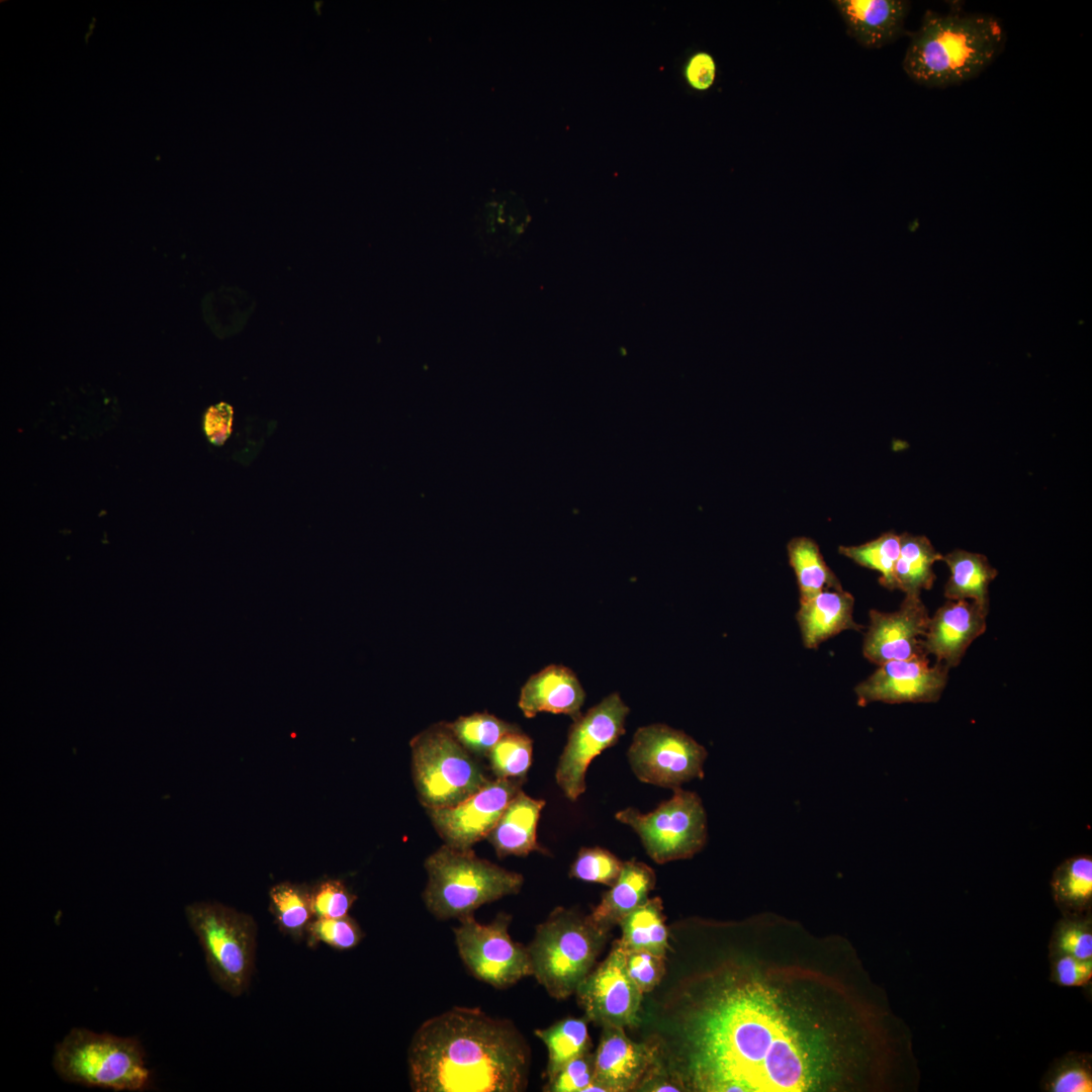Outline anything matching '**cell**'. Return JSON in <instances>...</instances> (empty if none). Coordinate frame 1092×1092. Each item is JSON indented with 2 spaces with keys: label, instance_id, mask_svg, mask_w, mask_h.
Returning a JSON list of instances; mask_svg holds the SVG:
<instances>
[{
  "label": "cell",
  "instance_id": "6da1fadb",
  "mask_svg": "<svg viewBox=\"0 0 1092 1092\" xmlns=\"http://www.w3.org/2000/svg\"><path fill=\"white\" fill-rule=\"evenodd\" d=\"M688 975L662 1057L689 1092H860L883 1087L886 1014L850 942L776 915Z\"/></svg>",
  "mask_w": 1092,
  "mask_h": 1092
},
{
  "label": "cell",
  "instance_id": "7a4b0ae2",
  "mask_svg": "<svg viewBox=\"0 0 1092 1092\" xmlns=\"http://www.w3.org/2000/svg\"><path fill=\"white\" fill-rule=\"evenodd\" d=\"M407 1066L415 1092H520L528 1083L530 1050L510 1020L456 1006L417 1029Z\"/></svg>",
  "mask_w": 1092,
  "mask_h": 1092
},
{
  "label": "cell",
  "instance_id": "3957f363",
  "mask_svg": "<svg viewBox=\"0 0 1092 1092\" xmlns=\"http://www.w3.org/2000/svg\"><path fill=\"white\" fill-rule=\"evenodd\" d=\"M1007 35L999 18L952 4L926 10L910 33L902 68L918 85L943 89L977 78L1001 54Z\"/></svg>",
  "mask_w": 1092,
  "mask_h": 1092
},
{
  "label": "cell",
  "instance_id": "277c9868",
  "mask_svg": "<svg viewBox=\"0 0 1092 1092\" xmlns=\"http://www.w3.org/2000/svg\"><path fill=\"white\" fill-rule=\"evenodd\" d=\"M427 909L438 919L473 915L481 905L518 894L521 874L478 857L471 848L442 845L425 861Z\"/></svg>",
  "mask_w": 1092,
  "mask_h": 1092
},
{
  "label": "cell",
  "instance_id": "5b68a950",
  "mask_svg": "<svg viewBox=\"0 0 1092 1092\" xmlns=\"http://www.w3.org/2000/svg\"><path fill=\"white\" fill-rule=\"evenodd\" d=\"M610 934L611 930L597 925L589 914L555 908L536 927L527 946L532 976L554 999L568 998L593 970Z\"/></svg>",
  "mask_w": 1092,
  "mask_h": 1092
},
{
  "label": "cell",
  "instance_id": "8992f818",
  "mask_svg": "<svg viewBox=\"0 0 1092 1092\" xmlns=\"http://www.w3.org/2000/svg\"><path fill=\"white\" fill-rule=\"evenodd\" d=\"M53 1068L65 1082L113 1091L150 1088L151 1072L136 1037L72 1028L54 1050Z\"/></svg>",
  "mask_w": 1092,
  "mask_h": 1092
},
{
  "label": "cell",
  "instance_id": "52a82bcc",
  "mask_svg": "<svg viewBox=\"0 0 1092 1092\" xmlns=\"http://www.w3.org/2000/svg\"><path fill=\"white\" fill-rule=\"evenodd\" d=\"M411 749L414 784L427 810L454 806L489 781L482 764L456 739L446 722L416 735Z\"/></svg>",
  "mask_w": 1092,
  "mask_h": 1092
},
{
  "label": "cell",
  "instance_id": "ba28073f",
  "mask_svg": "<svg viewBox=\"0 0 1092 1092\" xmlns=\"http://www.w3.org/2000/svg\"><path fill=\"white\" fill-rule=\"evenodd\" d=\"M185 916L214 983L232 996L242 995L254 972L257 925L253 917L210 901L187 905Z\"/></svg>",
  "mask_w": 1092,
  "mask_h": 1092
},
{
  "label": "cell",
  "instance_id": "9c48e42d",
  "mask_svg": "<svg viewBox=\"0 0 1092 1092\" xmlns=\"http://www.w3.org/2000/svg\"><path fill=\"white\" fill-rule=\"evenodd\" d=\"M616 819L639 836L646 853L657 863L694 856L707 841V815L700 797L680 788L649 813L626 808Z\"/></svg>",
  "mask_w": 1092,
  "mask_h": 1092
},
{
  "label": "cell",
  "instance_id": "30bf717a",
  "mask_svg": "<svg viewBox=\"0 0 1092 1092\" xmlns=\"http://www.w3.org/2000/svg\"><path fill=\"white\" fill-rule=\"evenodd\" d=\"M453 928L458 953L467 970L477 980L496 989H507L532 976L527 946L512 939L509 927L512 916L499 912L486 924L474 915L458 919Z\"/></svg>",
  "mask_w": 1092,
  "mask_h": 1092
},
{
  "label": "cell",
  "instance_id": "8fae6325",
  "mask_svg": "<svg viewBox=\"0 0 1092 1092\" xmlns=\"http://www.w3.org/2000/svg\"><path fill=\"white\" fill-rule=\"evenodd\" d=\"M628 758L639 781L673 790L703 778L707 750L680 730L651 724L637 729Z\"/></svg>",
  "mask_w": 1092,
  "mask_h": 1092
},
{
  "label": "cell",
  "instance_id": "7c38bea8",
  "mask_svg": "<svg viewBox=\"0 0 1092 1092\" xmlns=\"http://www.w3.org/2000/svg\"><path fill=\"white\" fill-rule=\"evenodd\" d=\"M629 711L619 694L613 693L573 720L555 772L567 799L576 801L584 793L588 765L625 733Z\"/></svg>",
  "mask_w": 1092,
  "mask_h": 1092
},
{
  "label": "cell",
  "instance_id": "4fadbf2b",
  "mask_svg": "<svg viewBox=\"0 0 1092 1092\" xmlns=\"http://www.w3.org/2000/svg\"><path fill=\"white\" fill-rule=\"evenodd\" d=\"M575 993L584 1017L596 1025L625 1028L640 1023L643 993L627 973L625 949L618 939L608 957L581 981Z\"/></svg>",
  "mask_w": 1092,
  "mask_h": 1092
},
{
  "label": "cell",
  "instance_id": "5bb4252c",
  "mask_svg": "<svg viewBox=\"0 0 1092 1092\" xmlns=\"http://www.w3.org/2000/svg\"><path fill=\"white\" fill-rule=\"evenodd\" d=\"M524 780H489L464 801L445 808L429 809L428 815L445 844L467 849L487 837Z\"/></svg>",
  "mask_w": 1092,
  "mask_h": 1092
},
{
  "label": "cell",
  "instance_id": "9a60e30c",
  "mask_svg": "<svg viewBox=\"0 0 1092 1092\" xmlns=\"http://www.w3.org/2000/svg\"><path fill=\"white\" fill-rule=\"evenodd\" d=\"M948 669L938 661L930 666L927 657L887 661L854 688L857 704L935 703L946 687Z\"/></svg>",
  "mask_w": 1092,
  "mask_h": 1092
},
{
  "label": "cell",
  "instance_id": "2e32d148",
  "mask_svg": "<svg viewBox=\"0 0 1092 1092\" xmlns=\"http://www.w3.org/2000/svg\"><path fill=\"white\" fill-rule=\"evenodd\" d=\"M862 653L881 665L890 660L927 657L922 647L930 616L920 596H905L900 608L892 613L871 610Z\"/></svg>",
  "mask_w": 1092,
  "mask_h": 1092
},
{
  "label": "cell",
  "instance_id": "e0dca14e",
  "mask_svg": "<svg viewBox=\"0 0 1092 1092\" xmlns=\"http://www.w3.org/2000/svg\"><path fill=\"white\" fill-rule=\"evenodd\" d=\"M660 1054L658 1038L634 1041L624 1027L604 1026L594 1053L596 1083L606 1092L635 1091L642 1077Z\"/></svg>",
  "mask_w": 1092,
  "mask_h": 1092
},
{
  "label": "cell",
  "instance_id": "ac0fdd59",
  "mask_svg": "<svg viewBox=\"0 0 1092 1092\" xmlns=\"http://www.w3.org/2000/svg\"><path fill=\"white\" fill-rule=\"evenodd\" d=\"M988 613V605L948 600L929 618L922 638L925 654L949 668L958 666L970 645L985 633Z\"/></svg>",
  "mask_w": 1092,
  "mask_h": 1092
},
{
  "label": "cell",
  "instance_id": "d6986e66",
  "mask_svg": "<svg viewBox=\"0 0 1092 1092\" xmlns=\"http://www.w3.org/2000/svg\"><path fill=\"white\" fill-rule=\"evenodd\" d=\"M847 34L866 49H881L905 33L906 0H835Z\"/></svg>",
  "mask_w": 1092,
  "mask_h": 1092
},
{
  "label": "cell",
  "instance_id": "ffe728a7",
  "mask_svg": "<svg viewBox=\"0 0 1092 1092\" xmlns=\"http://www.w3.org/2000/svg\"><path fill=\"white\" fill-rule=\"evenodd\" d=\"M585 693L576 674L563 665L551 664L531 675L521 690L518 706L527 718L546 712L580 715Z\"/></svg>",
  "mask_w": 1092,
  "mask_h": 1092
},
{
  "label": "cell",
  "instance_id": "44dd1931",
  "mask_svg": "<svg viewBox=\"0 0 1092 1092\" xmlns=\"http://www.w3.org/2000/svg\"><path fill=\"white\" fill-rule=\"evenodd\" d=\"M853 596L843 588L825 589L800 602L796 619L805 647L816 648L844 630H862L863 626L853 620Z\"/></svg>",
  "mask_w": 1092,
  "mask_h": 1092
},
{
  "label": "cell",
  "instance_id": "7402d4cb",
  "mask_svg": "<svg viewBox=\"0 0 1092 1092\" xmlns=\"http://www.w3.org/2000/svg\"><path fill=\"white\" fill-rule=\"evenodd\" d=\"M544 805L545 801L531 798L522 790L511 800L486 837L498 857L544 852L537 841V825Z\"/></svg>",
  "mask_w": 1092,
  "mask_h": 1092
},
{
  "label": "cell",
  "instance_id": "603a6c76",
  "mask_svg": "<svg viewBox=\"0 0 1092 1092\" xmlns=\"http://www.w3.org/2000/svg\"><path fill=\"white\" fill-rule=\"evenodd\" d=\"M655 883V873L649 866L635 858L624 861L618 879L589 917L597 925L611 930L648 899Z\"/></svg>",
  "mask_w": 1092,
  "mask_h": 1092
},
{
  "label": "cell",
  "instance_id": "cb8c5ba5",
  "mask_svg": "<svg viewBox=\"0 0 1092 1092\" xmlns=\"http://www.w3.org/2000/svg\"><path fill=\"white\" fill-rule=\"evenodd\" d=\"M942 560L950 570L944 597L950 601L970 600L989 606V584L998 571L983 554L956 549Z\"/></svg>",
  "mask_w": 1092,
  "mask_h": 1092
},
{
  "label": "cell",
  "instance_id": "d4e9b609",
  "mask_svg": "<svg viewBox=\"0 0 1092 1092\" xmlns=\"http://www.w3.org/2000/svg\"><path fill=\"white\" fill-rule=\"evenodd\" d=\"M1051 890L1055 903L1066 917L1089 916L1092 905V857L1078 854L1062 861L1054 871Z\"/></svg>",
  "mask_w": 1092,
  "mask_h": 1092
},
{
  "label": "cell",
  "instance_id": "484cf974",
  "mask_svg": "<svg viewBox=\"0 0 1092 1092\" xmlns=\"http://www.w3.org/2000/svg\"><path fill=\"white\" fill-rule=\"evenodd\" d=\"M939 560H942V555L926 536L901 534L894 573L896 589L902 590L905 596H920L922 589H931L936 578L932 566Z\"/></svg>",
  "mask_w": 1092,
  "mask_h": 1092
},
{
  "label": "cell",
  "instance_id": "4316f807",
  "mask_svg": "<svg viewBox=\"0 0 1092 1092\" xmlns=\"http://www.w3.org/2000/svg\"><path fill=\"white\" fill-rule=\"evenodd\" d=\"M662 901L648 898L619 923L622 935L618 939L626 950H645L665 957L670 948Z\"/></svg>",
  "mask_w": 1092,
  "mask_h": 1092
},
{
  "label": "cell",
  "instance_id": "83f0119b",
  "mask_svg": "<svg viewBox=\"0 0 1092 1092\" xmlns=\"http://www.w3.org/2000/svg\"><path fill=\"white\" fill-rule=\"evenodd\" d=\"M787 552L800 589V602L825 589H842L839 579L825 562L813 539L795 537L788 543Z\"/></svg>",
  "mask_w": 1092,
  "mask_h": 1092
},
{
  "label": "cell",
  "instance_id": "f1b7e54d",
  "mask_svg": "<svg viewBox=\"0 0 1092 1092\" xmlns=\"http://www.w3.org/2000/svg\"><path fill=\"white\" fill-rule=\"evenodd\" d=\"M587 1019L568 1017L547 1028L536 1029L535 1034L544 1042L548 1053L547 1079L551 1080L561 1068L576 1057L590 1052L592 1040L587 1032Z\"/></svg>",
  "mask_w": 1092,
  "mask_h": 1092
},
{
  "label": "cell",
  "instance_id": "f546056e",
  "mask_svg": "<svg viewBox=\"0 0 1092 1092\" xmlns=\"http://www.w3.org/2000/svg\"><path fill=\"white\" fill-rule=\"evenodd\" d=\"M270 911L279 929L294 939L302 938L314 918L310 888L284 882L269 891Z\"/></svg>",
  "mask_w": 1092,
  "mask_h": 1092
},
{
  "label": "cell",
  "instance_id": "4dcf8cb0",
  "mask_svg": "<svg viewBox=\"0 0 1092 1092\" xmlns=\"http://www.w3.org/2000/svg\"><path fill=\"white\" fill-rule=\"evenodd\" d=\"M448 726L456 739L476 757H487L506 734L519 729L486 712L459 717Z\"/></svg>",
  "mask_w": 1092,
  "mask_h": 1092
},
{
  "label": "cell",
  "instance_id": "1f68e13d",
  "mask_svg": "<svg viewBox=\"0 0 1092 1092\" xmlns=\"http://www.w3.org/2000/svg\"><path fill=\"white\" fill-rule=\"evenodd\" d=\"M840 554L856 564L877 570L880 583L889 590L896 589L895 566L900 553V535L893 531L857 546H840Z\"/></svg>",
  "mask_w": 1092,
  "mask_h": 1092
},
{
  "label": "cell",
  "instance_id": "d6a6232c",
  "mask_svg": "<svg viewBox=\"0 0 1092 1092\" xmlns=\"http://www.w3.org/2000/svg\"><path fill=\"white\" fill-rule=\"evenodd\" d=\"M532 757L533 741L520 729L506 734L487 755L495 778L520 780L526 778Z\"/></svg>",
  "mask_w": 1092,
  "mask_h": 1092
},
{
  "label": "cell",
  "instance_id": "836d02e7",
  "mask_svg": "<svg viewBox=\"0 0 1092 1092\" xmlns=\"http://www.w3.org/2000/svg\"><path fill=\"white\" fill-rule=\"evenodd\" d=\"M305 936L309 946L324 943L338 950H347L362 940L364 932L355 919L346 915L340 918H313Z\"/></svg>",
  "mask_w": 1092,
  "mask_h": 1092
},
{
  "label": "cell",
  "instance_id": "e575fe53",
  "mask_svg": "<svg viewBox=\"0 0 1092 1092\" xmlns=\"http://www.w3.org/2000/svg\"><path fill=\"white\" fill-rule=\"evenodd\" d=\"M623 862L602 847H582L570 867L569 876L611 887L618 879Z\"/></svg>",
  "mask_w": 1092,
  "mask_h": 1092
},
{
  "label": "cell",
  "instance_id": "d590c367",
  "mask_svg": "<svg viewBox=\"0 0 1092 1092\" xmlns=\"http://www.w3.org/2000/svg\"><path fill=\"white\" fill-rule=\"evenodd\" d=\"M1052 953L1068 954L1080 960H1092V930L1090 915L1063 918L1056 926Z\"/></svg>",
  "mask_w": 1092,
  "mask_h": 1092
},
{
  "label": "cell",
  "instance_id": "8d00e7d4",
  "mask_svg": "<svg viewBox=\"0 0 1092 1092\" xmlns=\"http://www.w3.org/2000/svg\"><path fill=\"white\" fill-rule=\"evenodd\" d=\"M1045 1090L1052 1092H1091L1092 1073L1088 1058L1070 1056L1059 1062L1049 1073Z\"/></svg>",
  "mask_w": 1092,
  "mask_h": 1092
},
{
  "label": "cell",
  "instance_id": "74e56055",
  "mask_svg": "<svg viewBox=\"0 0 1092 1092\" xmlns=\"http://www.w3.org/2000/svg\"><path fill=\"white\" fill-rule=\"evenodd\" d=\"M310 898L314 918L344 917L356 901V896L346 885L335 879L322 881L310 888Z\"/></svg>",
  "mask_w": 1092,
  "mask_h": 1092
},
{
  "label": "cell",
  "instance_id": "f35d334b",
  "mask_svg": "<svg viewBox=\"0 0 1092 1092\" xmlns=\"http://www.w3.org/2000/svg\"><path fill=\"white\" fill-rule=\"evenodd\" d=\"M594 1053L587 1052L561 1068L551 1080L547 1081L544 1090L548 1092H583L594 1080Z\"/></svg>",
  "mask_w": 1092,
  "mask_h": 1092
},
{
  "label": "cell",
  "instance_id": "ab89813d",
  "mask_svg": "<svg viewBox=\"0 0 1092 1092\" xmlns=\"http://www.w3.org/2000/svg\"><path fill=\"white\" fill-rule=\"evenodd\" d=\"M664 959L645 950L625 949L627 973L643 994L660 983L665 973Z\"/></svg>",
  "mask_w": 1092,
  "mask_h": 1092
},
{
  "label": "cell",
  "instance_id": "60d3db41",
  "mask_svg": "<svg viewBox=\"0 0 1092 1092\" xmlns=\"http://www.w3.org/2000/svg\"><path fill=\"white\" fill-rule=\"evenodd\" d=\"M1092 978V960L1052 953V979L1061 986L1086 985Z\"/></svg>",
  "mask_w": 1092,
  "mask_h": 1092
},
{
  "label": "cell",
  "instance_id": "b9f144b4",
  "mask_svg": "<svg viewBox=\"0 0 1092 1092\" xmlns=\"http://www.w3.org/2000/svg\"><path fill=\"white\" fill-rule=\"evenodd\" d=\"M716 75V61L710 53L704 51L691 55L684 68L688 85L698 92L709 90L715 83Z\"/></svg>",
  "mask_w": 1092,
  "mask_h": 1092
},
{
  "label": "cell",
  "instance_id": "7bdbcfd3",
  "mask_svg": "<svg viewBox=\"0 0 1092 1092\" xmlns=\"http://www.w3.org/2000/svg\"><path fill=\"white\" fill-rule=\"evenodd\" d=\"M233 414V407L225 402L211 405L206 411L203 429L211 444L221 446L228 440L232 433Z\"/></svg>",
  "mask_w": 1092,
  "mask_h": 1092
},
{
  "label": "cell",
  "instance_id": "ee69618b",
  "mask_svg": "<svg viewBox=\"0 0 1092 1092\" xmlns=\"http://www.w3.org/2000/svg\"><path fill=\"white\" fill-rule=\"evenodd\" d=\"M635 1091L673 1092L685 1089L666 1065L660 1050L659 1056L646 1071Z\"/></svg>",
  "mask_w": 1092,
  "mask_h": 1092
}]
</instances>
